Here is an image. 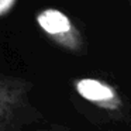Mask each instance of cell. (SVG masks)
<instances>
[{
    "label": "cell",
    "mask_w": 131,
    "mask_h": 131,
    "mask_svg": "<svg viewBox=\"0 0 131 131\" xmlns=\"http://www.w3.org/2000/svg\"><path fill=\"white\" fill-rule=\"evenodd\" d=\"M38 24L47 34L61 40L65 45L68 47H75V40L72 37V28L71 21L68 20L65 14L57 10H45L38 16Z\"/></svg>",
    "instance_id": "7a4b0ae2"
},
{
    "label": "cell",
    "mask_w": 131,
    "mask_h": 131,
    "mask_svg": "<svg viewBox=\"0 0 131 131\" xmlns=\"http://www.w3.org/2000/svg\"><path fill=\"white\" fill-rule=\"evenodd\" d=\"M76 90L83 99L100 106V107L116 110L120 106V100L116 92L106 83L96 79H82L76 83Z\"/></svg>",
    "instance_id": "6da1fadb"
},
{
    "label": "cell",
    "mask_w": 131,
    "mask_h": 131,
    "mask_svg": "<svg viewBox=\"0 0 131 131\" xmlns=\"http://www.w3.org/2000/svg\"><path fill=\"white\" fill-rule=\"evenodd\" d=\"M13 3H14V0H0V14L6 13L13 6Z\"/></svg>",
    "instance_id": "3957f363"
}]
</instances>
